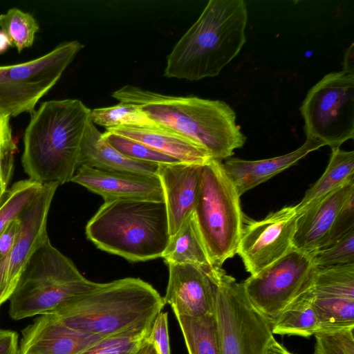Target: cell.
<instances>
[{
	"mask_svg": "<svg viewBox=\"0 0 354 354\" xmlns=\"http://www.w3.org/2000/svg\"><path fill=\"white\" fill-rule=\"evenodd\" d=\"M112 97L138 106L155 124L195 142L212 159H227L245 142L235 112L223 101L167 95L129 84L114 91Z\"/></svg>",
	"mask_w": 354,
	"mask_h": 354,
	"instance_id": "obj_1",
	"label": "cell"
},
{
	"mask_svg": "<svg viewBox=\"0 0 354 354\" xmlns=\"http://www.w3.org/2000/svg\"><path fill=\"white\" fill-rule=\"evenodd\" d=\"M30 114L24 136V171L42 185L71 181L91 109L77 99L53 100L41 103Z\"/></svg>",
	"mask_w": 354,
	"mask_h": 354,
	"instance_id": "obj_2",
	"label": "cell"
},
{
	"mask_svg": "<svg viewBox=\"0 0 354 354\" xmlns=\"http://www.w3.org/2000/svg\"><path fill=\"white\" fill-rule=\"evenodd\" d=\"M243 0H210L167 57L164 75L197 81L219 75L246 42Z\"/></svg>",
	"mask_w": 354,
	"mask_h": 354,
	"instance_id": "obj_3",
	"label": "cell"
},
{
	"mask_svg": "<svg viewBox=\"0 0 354 354\" xmlns=\"http://www.w3.org/2000/svg\"><path fill=\"white\" fill-rule=\"evenodd\" d=\"M86 235L97 248L131 262L162 257L170 239L165 201H104L88 221Z\"/></svg>",
	"mask_w": 354,
	"mask_h": 354,
	"instance_id": "obj_4",
	"label": "cell"
},
{
	"mask_svg": "<svg viewBox=\"0 0 354 354\" xmlns=\"http://www.w3.org/2000/svg\"><path fill=\"white\" fill-rule=\"evenodd\" d=\"M165 304L149 283L127 277L100 283L53 314L73 329L105 337L153 322Z\"/></svg>",
	"mask_w": 354,
	"mask_h": 354,
	"instance_id": "obj_5",
	"label": "cell"
},
{
	"mask_svg": "<svg viewBox=\"0 0 354 354\" xmlns=\"http://www.w3.org/2000/svg\"><path fill=\"white\" fill-rule=\"evenodd\" d=\"M73 262L50 243L48 236L29 259L10 297L9 315L20 320L53 313L97 288Z\"/></svg>",
	"mask_w": 354,
	"mask_h": 354,
	"instance_id": "obj_6",
	"label": "cell"
},
{
	"mask_svg": "<svg viewBox=\"0 0 354 354\" xmlns=\"http://www.w3.org/2000/svg\"><path fill=\"white\" fill-rule=\"evenodd\" d=\"M194 213L212 263L221 268L236 254L244 218L240 196L221 160L201 166Z\"/></svg>",
	"mask_w": 354,
	"mask_h": 354,
	"instance_id": "obj_7",
	"label": "cell"
},
{
	"mask_svg": "<svg viewBox=\"0 0 354 354\" xmlns=\"http://www.w3.org/2000/svg\"><path fill=\"white\" fill-rule=\"evenodd\" d=\"M306 139L339 147L354 138V74L326 75L308 92L300 107Z\"/></svg>",
	"mask_w": 354,
	"mask_h": 354,
	"instance_id": "obj_8",
	"label": "cell"
},
{
	"mask_svg": "<svg viewBox=\"0 0 354 354\" xmlns=\"http://www.w3.org/2000/svg\"><path fill=\"white\" fill-rule=\"evenodd\" d=\"M83 48L77 40L64 41L36 59L0 66V111L10 118L32 113Z\"/></svg>",
	"mask_w": 354,
	"mask_h": 354,
	"instance_id": "obj_9",
	"label": "cell"
},
{
	"mask_svg": "<svg viewBox=\"0 0 354 354\" xmlns=\"http://www.w3.org/2000/svg\"><path fill=\"white\" fill-rule=\"evenodd\" d=\"M214 313L220 354H266L271 324L248 300L242 283L225 272L216 284Z\"/></svg>",
	"mask_w": 354,
	"mask_h": 354,
	"instance_id": "obj_10",
	"label": "cell"
},
{
	"mask_svg": "<svg viewBox=\"0 0 354 354\" xmlns=\"http://www.w3.org/2000/svg\"><path fill=\"white\" fill-rule=\"evenodd\" d=\"M316 269L312 254L292 248L242 285L250 304L272 324L310 283Z\"/></svg>",
	"mask_w": 354,
	"mask_h": 354,
	"instance_id": "obj_11",
	"label": "cell"
},
{
	"mask_svg": "<svg viewBox=\"0 0 354 354\" xmlns=\"http://www.w3.org/2000/svg\"><path fill=\"white\" fill-rule=\"evenodd\" d=\"M296 206L284 207L260 221L244 222L236 254L250 275L269 267L293 248Z\"/></svg>",
	"mask_w": 354,
	"mask_h": 354,
	"instance_id": "obj_12",
	"label": "cell"
},
{
	"mask_svg": "<svg viewBox=\"0 0 354 354\" xmlns=\"http://www.w3.org/2000/svg\"><path fill=\"white\" fill-rule=\"evenodd\" d=\"M57 183L44 185L19 218L21 227L7 257L0 262V307L10 299L29 259L48 236L46 230L50 206Z\"/></svg>",
	"mask_w": 354,
	"mask_h": 354,
	"instance_id": "obj_13",
	"label": "cell"
},
{
	"mask_svg": "<svg viewBox=\"0 0 354 354\" xmlns=\"http://www.w3.org/2000/svg\"><path fill=\"white\" fill-rule=\"evenodd\" d=\"M308 290L320 330L354 326V263L317 268Z\"/></svg>",
	"mask_w": 354,
	"mask_h": 354,
	"instance_id": "obj_14",
	"label": "cell"
},
{
	"mask_svg": "<svg viewBox=\"0 0 354 354\" xmlns=\"http://www.w3.org/2000/svg\"><path fill=\"white\" fill-rule=\"evenodd\" d=\"M169 279L164 298L176 316L200 317L214 314L216 283L223 271L213 272L188 263L168 264Z\"/></svg>",
	"mask_w": 354,
	"mask_h": 354,
	"instance_id": "obj_15",
	"label": "cell"
},
{
	"mask_svg": "<svg viewBox=\"0 0 354 354\" xmlns=\"http://www.w3.org/2000/svg\"><path fill=\"white\" fill-rule=\"evenodd\" d=\"M354 195V179L311 203L298 214L294 249L313 254L328 243L342 209Z\"/></svg>",
	"mask_w": 354,
	"mask_h": 354,
	"instance_id": "obj_16",
	"label": "cell"
},
{
	"mask_svg": "<svg viewBox=\"0 0 354 354\" xmlns=\"http://www.w3.org/2000/svg\"><path fill=\"white\" fill-rule=\"evenodd\" d=\"M71 181L101 196L104 201L118 198L164 201L162 187L157 175L80 166Z\"/></svg>",
	"mask_w": 354,
	"mask_h": 354,
	"instance_id": "obj_17",
	"label": "cell"
},
{
	"mask_svg": "<svg viewBox=\"0 0 354 354\" xmlns=\"http://www.w3.org/2000/svg\"><path fill=\"white\" fill-rule=\"evenodd\" d=\"M21 334L18 354H81L104 338L73 329L53 313L40 315Z\"/></svg>",
	"mask_w": 354,
	"mask_h": 354,
	"instance_id": "obj_18",
	"label": "cell"
},
{
	"mask_svg": "<svg viewBox=\"0 0 354 354\" xmlns=\"http://www.w3.org/2000/svg\"><path fill=\"white\" fill-rule=\"evenodd\" d=\"M201 166L184 162L158 165L157 176L162 187L170 236L194 212Z\"/></svg>",
	"mask_w": 354,
	"mask_h": 354,
	"instance_id": "obj_19",
	"label": "cell"
},
{
	"mask_svg": "<svg viewBox=\"0 0 354 354\" xmlns=\"http://www.w3.org/2000/svg\"><path fill=\"white\" fill-rule=\"evenodd\" d=\"M324 146L320 141L306 139L301 147L284 155L259 160L230 157L226 160L223 167L241 196Z\"/></svg>",
	"mask_w": 354,
	"mask_h": 354,
	"instance_id": "obj_20",
	"label": "cell"
},
{
	"mask_svg": "<svg viewBox=\"0 0 354 354\" xmlns=\"http://www.w3.org/2000/svg\"><path fill=\"white\" fill-rule=\"evenodd\" d=\"M106 130L140 142L181 162L203 165L212 159L209 152L195 142L156 124L122 126Z\"/></svg>",
	"mask_w": 354,
	"mask_h": 354,
	"instance_id": "obj_21",
	"label": "cell"
},
{
	"mask_svg": "<svg viewBox=\"0 0 354 354\" xmlns=\"http://www.w3.org/2000/svg\"><path fill=\"white\" fill-rule=\"evenodd\" d=\"M89 120L84 133L77 168L87 166L109 171H120L157 175L158 165L131 160L111 147Z\"/></svg>",
	"mask_w": 354,
	"mask_h": 354,
	"instance_id": "obj_22",
	"label": "cell"
},
{
	"mask_svg": "<svg viewBox=\"0 0 354 354\" xmlns=\"http://www.w3.org/2000/svg\"><path fill=\"white\" fill-rule=\"evenodd\" d=\"M162 258L168 264L188 263L213 272L214 266L209 257L193 212L180 229L170 236Z\"/></svg>",
	"mask_w": 354,
	"mask_h": 354,
	"instance_id": "obj_23",
	"label": "cell"
},
{
	"mask_svg": "<svg viewBox=\"0 0 354 354\" xmlns=\"http://www.w3.org/2000/svg\"><path fill=\"white\" fill-rule=\"evenodd\" d=\"M310 283L271 324V330L273 335L308 337L314 335L320 330V322L313 306L308 290Z\"/></svg>",
	"mask_w": 354,
	"mask_h": 354,
	"instance_id": "obj_24",
	"label": "cell"
},
{
	"mask_svg": "<svg viewBox=\"0 0 354 354\" xmlns=\"http://www.w3.org/2000/svg\"><path fill=\"white\" fill-rule=\"evenodd\" d=\"M354 179V151L332 148L324 172L296 205L297 214L311 203Z\"/></svg>",
	"mask_w": 354,
	"mask_h": 354,
	"instance_id": "obj_25",
	"label": "cell"
},
{
	"mask_svg": "<svg viewBox=\"0 0 354 354\" xmlns=\"http://www.w3.org/2000/svg\"><path fill=\"white\" fill-rule=\"evenodd\" d=\"M176 318L189 354H220L215 313L200 317Z\"/></svg>",
	"mask_w": 354,
	"mask_h": 354,
	"instance_id": "obj_26",
	"label": "cell"
},
{
	"mask_svg": "<svg viewBox=\"0 0 354 354\" xmlns=\"http://www.w3.org/2000/svg\"><path fill=\"white\" fill-rule=\"evenodd\" d=\"M153 322L141 324L105 337L81 354H136L147 341Z\"/></svg>",
	"mask_w": 354,
	"mask_h": 354,
	"instance_id": "obj_27",
	"label": "cell"
},
{
	"mask_svg": "<svg viewBox=\"0 0 354 354\" xmlns=\"http://www.w3.org/2000/svg\"><path fill=\"white\" fill-rule=\"evenodd\" d=\"M0 28L19 53L32 46L35 35L39 30V24L34 16L17 8H10L0 15Z\"/></svg>",
	"mask_w": 354,
	"mask_h": 354,
	"instance_id": "obj_28",
	"label": "cell"
},
{
	"mask_svg": "<svg viewBox=\"0 0 354 354\" xmlns=\"http://www.w3.org/2000/svg\"><path fill=\"white\" fill-rule=\"evenodd\" d=\"M43 185L30 179L15 183L8 189L0 205V236L32 203Z\"/></svg>",
	"mask_w": 354,
	"mask_h": 354,
	"instance_id": "obj_29",
	"label": "cell"
},
{
	"mask_svg": "<svg viewBox=\"0 0 354 354\" xmlns=\"http://www.w3.org/2000/svg\"><path fill=\"white\" fill-rule=\"evenodd\" d=\"M91 118L95 125L106 129L122 126H151L156 124L138 106L128 103L118 104L91 110Z\"/></svg>",
	"mask_w": 354,
	"mask_h": 354,
	"instance_id": "obj_30",
	"label": "cell"
},
{
	"mask_svg": "<svg viewBox=\"0 0 354 354\" xmlns=\"http://www.w3.org/2000/svg\"><path fill=\"white\" fill-rule=\"evenodd\" d=\"M102 135L104 140L111 147L131 160L157 165L181 162L171 156L125 136L106 130Z\"/></svg>",
	"mask_w": 354,
	"mask_h": 354,
	"instance_id": "obj_31",
	"label": "cell"
},
{
	"mask_svg": "<svg viewBox=\"0 0 354 354\" xmlns=\"http://www.w3.org/2000/svg\"><path fill=\"white\" fill-rule=\"evenodd\" d=\"M312 256L317 268L354 263V229L333 244L313 253Z\"/></svg>",
	"mask_w": 354,
	"mask_h": 354,
	"instance_id": "obj_32",
	"label": "cell"
},
{
	"mask_svg": "<svg viewBox=\"0 0 354 354\" xmlns=\"http://www.w3.org/2000/svg\"><path fill=\"white\" fill-rule=\"evenodd\" d=\"M353 332L354 326L319 330L313 354H354Z\"/></svg>",
	"mask_w": 354,
	"mask_h": 354,
	"instance_id": "obj_33",
	"label": "cell"
},
{
	"mask_svg": "<svg viewBox=\"0 0 354 354\" xmlns=\"http://www.w3.org/2000/svg\"><path fill=\"white\" fill-rule=\"evenodd\" d=\"M147 340L154 344L158 354H171L167 313L161 311L155 318Z\"/></svg>",
	"mask_w": 354,
	"mask_h": 354,
	"instance_id": "obj_34",
	"label": "cell"
},
{
	"mask_svg": "<svg viewBox=\"0 0 354 354\" xmlns=\"http://www.w3.org/2000/svg\"><path fill=\"white\" fill-rule=\"evenodd\" d=\"M352 229H354V195L351 196L339 212L326 247L337 241Z\"/></svg>",
	"mask_w": 354,
	"mask_h": 354,
	"instance_id": "obj_35",
	"label": "cell"
},
{
	"mask_svg": "<svg viewBox=\"0 0 354 354\" xmlns=\"http://www.w3.org/2000/svg\"><path fill=\"white\" fill-rule=\"evenodd\" d=\"M19 216L12 221L0 236V262L9 254L19 235L21 227Z\"/></svg>",
	"mask_w": 354,
	"mask_h": 354,
	"instance_id": "obj_36",
	"label": "cell"
},
{
	"mask_svg": "<svg viewBox=\"0 0 354 354\" xmlns=\"http://www.w3.org/2000/svg\"><path fill=\"white\" fill-rule=\"evenodd\" d=\"M10 117L0 111V155L12 153L17 150L10 124Z\"/></svg>",
	"mask_w": 354,
	"mask_h": 354,
	"instance_id": "obj_37",
	"label": "cell"
},
{
	"mask_svg": "<svg viewBox=\"0 0 354 354\" xmlns=\"http://www.w3.org/2000/svg\"><path fill=\"white\" fill-rule=\"evenodd\" d=\"M12 153L0 155V205L8 191L7 187L12 178L14 169Z\"/></svg>",
	"mask_w": 354,
	"mask_h": 354,
	"instance_id": "obj_38",
	"label": "cell"
},
{
	"mask_svg": "<svg viewBox=\"0 0 354 354\" xmlns=\"http://www.w3.org/2000/svg\"><path fill=\"white\" fill-rule=\"evenodd\" d=\"M18 337L15 331L0 329V354H18Z\"/></svg>",
	"mask_w": 354,
	"mask_h": 354,
	"instance_id": "obj_39",
	"label": "cell"
},
{
	"mask_svg": "<svg viewBox=\"0 0 354 354\" xmlns=\"http://www.w3.org/2000/svg\"><path fill=\"white\" fill-rule=\"evenodd\" d=\"M349 73L354 74V49L353 44H352L346 50L344 61L343 70Z\"/></svg>",
	"mask_w": 354,
	"mask_h": 354,
	"instance_id": "obj_40",
	"label": "cell"
},
{
	"mask_svg": "<svg viewBox=\"0 0 354 354\" xmlns=\"http://www.w3.org/2000/svg\"><path fill=\"white\" fill-rule=\"evenodd\" d=\"M266 354H291L283 346L274 338L269 344Z\"/></svg>",
	"mask_w": 354,
	"mask_h": 354,
	"instance_id": "obj_41",
	"label": "cell"
},
{
	"mask_svg": "<svg viewBox=\"0 0 354 354\" xmlns=\"http://www.w3.org/2000/svg\"><path fill=\"white\" fill-rule=\"evenodd\" d=\"M136 354H158V353L157 352V350H156L154 344L153 343L149 342L147 339V341L140 347V348L136 353Z\"/></svg>",
	"mask_w": 354,
	"mask_h": 354,
	"instance_id": "obj_42",
	"label": "cell"
},
{
	"mask_svg": "<svg viewBox=\"0 0 354 354\" xmlns=\"http://www.w3.org/2000/svg\"><path fill=\"white\" fill-rule=\"evenodd\" d=\"M12 46V44L7 35L0 30V54L4 53L9 47Z\"/></svg>",
	"mask_w": 354,
	"mask_h": 354,
	"instance_id": "obj_43",
	"label": "cell"
}]
</instances>
